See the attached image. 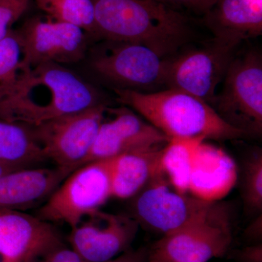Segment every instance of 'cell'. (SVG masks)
Wrapping results in <instances>:
<instances>
[{
    "label": "cell",
    "instance_id": "1",
    "mask_svg": "<svg viewBox=\"0 0 262 262\" xmlns=\"http://www.w3.org/2000/svg\"><path fill=\"white\" fill-rule=\"evenodd\" d=\"M96 37L143 45L171 58L194 40L191 19L157 0H91Z\"/></svg>",
    "mask_w": 262,
    "mask_h": 262
},
{
    "label": "cell",
    "instance_id": "2",
    "mask_svg": "<svg viewBox=\"0 0 262 262\" xmlns=\"http://www.w3.org/2000/svg\"><path fill=\"white\" fill-rule=\"evenodd\" d=\"M106 104L103 94L64 66L45 63L0 104V119L34 127L53 119Z\"/></svg>",
    "mask_w": 262,
    "mask_h": 262
},
{
    "label": "cell",
    "instance_id": "3",
    "mask_svg": "<svg viewBox=\"0 0 262 262\" xmlns=\"http://www.w3.org/2000/svg\"><path fill=\"white\" fill-rule=\"evenodd\" d=\"M114 91L119 102L134 110L169 139L226 141L246 136L224 121L211 105L185 91L175 89L152 93Z\"/></svg>",
    "mask_w": 262,
    "mask_h": 262
},
{
    "label": "cell",
    "instance_id": "4",
    "mask_svg": "<svg viewBox=\"0 0 262 262\" xmlns=\"http://www.w3.org/2000/svg\"><path fill=\"white\" fill-rule=\"evenodd\" d=\"M215 95L212 107L246 136L262 134V56L255 48L237 51Z\"/></svg>",
    "mask_w": 262,
    "mask_h": 262
},
{
    "label": "cell",
    "instance_id": "5",
    "mask_svg": "<svg viewBox=\"0 0 262 262\" xmlns=\"http://www.w3.org/2000/svg\"><path fill=\"white\" fill-rule=\"evenodd\" d=\"M90 66L114 90L152 93L166 89L168 58L138 43L101 39Z\"/></svg>",
    "mask_w": 262,
    "mask_h": 262
},
{
    "label": "cell",
    "instance_id": "6",
    "mask_svg": "<svg viewBox=\"0 0 262 262\" xmlns=\"http://www.w3.org/2000/svg\"><path fill=\"white\" fill-rule=\"evenodd\" d=\"M114 158L94 160L72 172L39 207L37 216L74 228L112 198Z\"/></svg>",
    "mask_w": 262,
    "mask_h": 262
},
{
    "label": "cell",
    "instance_id": "7",
    "mask_svg": "<svg viewBox=\"0 0 262 262\" xmlns=\"http://www.w3.org/2000/svg\"><path fill=\"white\" fill-rule=\"evenodd\" d=\"M241 42L213 37L168 58L166 89L185 91L213 104L219 84Z\"/></svg>",
    "mask_w": 262,
    "mask_h": 262
},
{
    "label": "cell",
    "instance_id": "8",
    "mask_svg": "<svg viewBox=\"0 0 262 262\" xmlns=\"http://www.w3.org/2000/svg\"><path fill=\"white\" fill-rule=\"evenodd\" d=\"M213 203L179 192L161 170L131 198L129 215L139 227L163 237L201 218Z\"/></svg>",
    "mask_w": 262,
    "mask_h": 262
},
{
    "label": "cell",
    "instance_id": "9",
    "mask_svg": "<svg viewBox=\"0 0 262 262\" xmlns=\"http://www.w3.org/2000/svg\"><path fill=\"white\" fill-rule=\"evenodd\" d=\"M232 241L230 211L225 203L214 202L201 218L163 236L149 251L168 262H208L223 256Z\"/></svg>",
    "mask_w": 262,
    "mask_h": 262
},
{
    "label": "cell",
    "instance_id": "10",
    "mask_svg": "<svg viewBox=\"0 0 262 262\" xmlns=\"http://www.w3.org/2000/svg\"><path fill=\"white\" fill-rule=\"evenodd\" d=\"M107 108L98 105L30 127L47 160L72 172L85 163Z\"/></svg>",
    "mask_w": 262,
    "mask_h": 262
},
{
    "label": "cell",
    "instance_id": "11",
    "mask_svg": "<svg viewBox=\"0 0 262 262\" xmlns=\"http://www.w3.org/2000/svg\"><path fill=\"white\" fill-rule=\"evenodd\" d=\"M139 228L130 215L98 210L71 229L68 242L84 261L107 262L130 249Z\"/></svg>",
    "mask_w": 262,
    "mask_h": 262
},
{
    "label": "cell",
    "instance_id": "12",
    "mask_svg": "<svg viewBox=\"0 0 262 262\" xmlns=\"http://www.w3.org/2000/svg\"><path fill=\"white\" fill-rule=\"evenodd\" d=\"M32 68L45 63L82 61L88 51L86 32L75 24L50 18L29 19L18 30Z\"/></svg>",
    "mask_w": 262,
    "mask_h": 262
},
{
    "label": "cell",
    "instance_id": "13",
    "mask_svg": "<svg viewBox=\"0 0 262 262\" xmlns=\"http://www.w3.org/2000/svg\"><path fill=\"white\" fill-rule=\"evenodd\" d=\"M85 163L126 153L162 149L170 139L131 108L108 107Z\"/></svg>",
    "mask_w": 262,
    "mask_h": 262
},
{
    "label": "cell",
    "instance_id": "14",
    "mask_svg": "<svg viewBox=\"0 0 262 262\" xmlns=\"http://www.w3.org/2000/svg\"><path fill=\"white\" fill-rule=\"evenodd\" d=\"M63 245L53 224L23 211H0V262H34Z\"/></svg>",
    "mask_w": 262,
    "mask_h": 262
},
{
    "label": "cell",
    "instance_id": "15",
    "mask_svg": "<svg viewBox=\"0 0 262 262\" xmlns=\"http://www.w3.org/2000/svg\"><path fill=\"white\" fill-rule=\"evenodd\" d=\"M238 168L222 148L203 141L193 154L188 193L208 202L225 198L238 181Z\"/></svg>",
    "mask_w": 262,
    "mask_h": 262
},
{
    "label": "cell",
    "instance_id": "16",
    "mask_svg": "<svg viewBox=\"0 0 262 262\" xmlns=\"http://www.w3.org/2000/svg\"><path fill=\"white\" fill-rule=\"evenodd\" d=\"M71 173L56 166L29 167L0 176V211L24 212L42 206Z\"/></svg>",
    "mask_w": 262,
    "mask_h": 262
},
{
    "label": "cell",
    "instance_id": "17",
    "mask_svg": "<svg viewBox=\"0 0 262 262\" xmlns=\"http://www.w3.org/2000/svg\"><path fill=\"white\" fill-rule=\"evenodd\" d=\"M213 37L242 43L262 34V0H216L203 16Z\"/></svg>",
    "mask_w": 262,
    "mask_h": 262
},
{
    "label": "cell",
    "instance_id": "18",
    "mask_svg": "<svg viewBox=\"0 0 262 262\" xmlns=\"http://www.w3.org/2000/svg\"><path fill=\"white\" fill-rule=\"evenodd\" d=\"M162 149L126 153L114 158L112 198L130 200L161 171Z\"/></svg>",
    "mask_w": 262,
    "mask_h": 262
},
{
    "label": "cell",
    "instance_id": "19",
    "mask_svg": "<svg viewBox=\"0 0 262 262\" xmlns=\"http://www.w3.org/2000/svg\"><path fill=\"white\" fill-rule=\"evenodd\" d=\"M47 160L30 126L0 119V164L29 168Z\"/></svg>",
    "mask_w": 262,
    "mask_h": 262
},
{
    "label": "cell",
    "instance_id": "20",
    "mask_svg": "<svg viewBox=\"0 0 262 262\" xmlns=\"http://www.w3.org/2000/svg\"><path fill=\"white\" fill-rule=\"evenodd\" d=\"M32 68L18 30L0 41V104L15 94Z\"/></svg>",
    "mask_w": 262,
    "mask_h": 262
},
{
    "label": "cell",
    "instance_id": "21",
    "mask_svg": "<svg viewBox=\"0 0 262 262\" xmlns=\"http://www.w3.org/2000/svg\"><path fill=\"white\" fill-rule=\"evenodd\" d=\"M206 141L196 139H170L162 149L160 168L179 192L188 193L193 154L196 145Z\"/></svg>",
    "mask_w": 262,
    "mask_h": 262
},
{
    "label": "cell",
    "instance_id": "22",
    "mask_svg": "<svg viewBox=\"0 0 262 262\" xmlns=\"http://www.w3.org/2000/svg\"><path fill=\"white\" fill-rule=\"evenodd\" d=\"M46 17L81 27L96 37L91 0H33Z\"/></svg>",
    "mask_w": 262,
    "mask_h": 262
},
{
    "label": "cell",
    "instance_id": "23",
    "mask_svg": "<svg viewBox=\"0 0 262 262\" xmlns=\"http://www.w3.org/2000/svg\"><path fill=\"white\" fill-rule=\"evenodd\" d=\"M241 193L245 209L258 215L262 212V152L253 151L243 163Z\"/></svg>",
    "mask_w": 262,
    "mask_h": 262
},
{
    "label": "cell",
    "instance_id": "24",
    "mask_svg": "<svg viewBox=\"0 0 262 262\" xmlns=\"http://www.w3.org/2000/svg\"><path fill=\"white\" fill-rule=\"evenodd\" d=\"M29 0H0V41L28 8Z\"/></svg>",
    "mask_w": 262,
    "mask_h": 262
},
{
    "label": "cell",
    "instance_id": "25",
    "mask_svg": "<svg viewBox=\"0 0 262 262\" xmlns=\"http://www.w3.org/2000/svg\"><path fill=\"white\" fill-rule=\"evenodd\" d=\"M157 1L182 13L187 11L203 16L208 10L211 9L216 0H157Z\"/></svg>",
    "mask_w": 262,
    "mask_h": 262
},
{
    "label": "cell",
    "instance_id": "26",
    "mask_svg": "<svg viewBox=\"0 0 262 262\" xmlns=\"http://www.w3.org/2000/svg\"><path fill=\"white\" fill-rule=\"evenodd\" d=\"M34 262H87L74 250L63 245Z\"/></svg>",
    "mask_w": 262,
    "mask_h": 262
},
{
    "label": "cell",
    "instance_id": "27",
    "mask_svg": "<svg viewBox=\"0 0 262 262\" xmlns=\"http://www.w3.org/2000/svg\"><path fill=\"white\" fill-rule=\"evenodd\" d=\"M149 251L145 247L138 249L130 248L120 256L107 262H148Z\"/></svg>",
    "mask_w": 262,
    "mask_h": 262
},
{
    "label": "cell",
    "instance_id": "28",
    "mask_svg": "<svg viewBox=\"0 0 262 262\" xmlns=\"http://www.w3.org/2000/svg\"><path fill=\"white\" fill-rule=\"evenodd\" d=\"M237 262H262V245L257 244L248 246L235 255Z\"/></svg>",
    "mask_w": 262,
    "mask_h": 262
},
{
    "label": "cell",
    "instance_id": "29",
    "mask_svg": "<svg viewBox=\"0 0 262 262\" xmlns=\"http://www.w3.org/2000/svg\"><path fill=\"white\" fill-rule=\"evenodd\" d=\"M262 215H256L252 223L249 225L246 230V234L248 237L253 239L254 241H258L259 243V239H261L262 235Z\"/></svg>",
    "mask_w": 262,
    "mask_h": 262
},
{
    "label": "cell",
    "instance_id": "30",
    "mask_svg": "<svg viewBox=\"0 0 262 262\" xmlns=\"http://www.w3.org/2000/svg\"><path fill=\"white\" fill-rule=\"evenodd\" d=\"M24 168H20V167L15 166V165H6V164H0V176L3 174L9 173L13 170H17V169H20Z\"/></svg>",
    "mask_w": 262,
    "mask_h": 262
},
{
    "label": "cell",
    "instance_id": "31",
    "mask_svg": "<svg viewBox=\"0 0 262 262\" xmlns=\"http://www.w3.org/2000/svg\"><path fill=\"white\" fill-rule=\"evenodd\" d=\"M148 262H168L165 261V260L163 259V258L159 257V256H157L156 254L151 252V251H149V258H148Z\"/></svg>",
    "mask_w": 262,
    "mask_h": 262
}]
</instances>
